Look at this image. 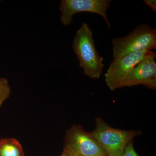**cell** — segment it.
I'll return each instance as SVG.
<instances>
[{
    "mask_svg": "<svg viewBox=\"0 0 156 156\" xmlns=\"http://www.w3.org/2000/svg\"><path fill=\"white\" fill-rule=\"evenodd\" d=\"M144 2L150 7L151 9L153 11L156 12V0H144Z\"/></svg>",
    "mask_w": 156,
    "mask_h": 156,
    "instance_id": "cell-11",
    "label": "cell"
},
{
    "mask_svg": "<svg viewBox=\"0 0 156 156\" xmlns=\"http://www.w3.org/2000/svg\"><path fill=\"white\" fill-rule=\"evenodd\" d=\"M154 55L156 53L152 50H145L113 59L104 75L107 86L112 91L118 89L121 82L136 65L147 57Z\"/></svg>",
    "mask_w": 156,
    "mask_h": 156,
    "instance_id": "cell-6",
    "label": "cell"
},
{
    "mask_svg": "<svg viewBox=\"0 0 156 156\" xmlns=\"http://www.w3.org/2000/svg\"><path fill=\"white\" fill-rule=\"evenodd\" d=\"M113 59L130 53L156 48V30L147 24H139L127 35L112 40Z\"/></svg>",
    "mask_w": 156,
    "mask_h": 156,
    "instance_id": "cell-3",
    "label": "cell"
},
{
    "mask_svg": "<svg viewBox=\"0 0 156 156\" xmlns=\"http://www.w3.org/2000/svg\"><path fill=\"white\" fill-rule=\"evenodd\" d=\"M90 134L104 150L108 156H121L129 144L140 136V130H123L112 127L101 117L95 120V129Z\"/></svg>",
    "mask_w": 156,
    "mask_h": 156,
    "instance_id": "cell-2",
    "label": "cell"
},
{
    "mask_svg": "<svg viewBox=\"0 0 156 156\" xmlns=\"http://www.w3.org/2000/svg\"><path fill=\"white\" fill-rule=\"evenodd\" d=\"M11 93V88L8 80L5 78H0V108Z\"/></svg>",
    "mask_w": 156,
    "mask_h": 156,
    "instance_id": "cell-9",
    "label": "cell"
},
{
    "mask_svg": "<svg viewBox=\"0 0 156 156\" xmlns=\"http://www.w3.org/2000/svg\"><path fill=\"white\" fill-rule=\"evenodd\" d=\"M112 0H62L59 5L60 21L63 25H69L73 22V17L80 12H89L99 14L103 17L109 28L111 23L107 12Z\"/></svg>",
    "mask_w": 156,
    "mask_h": 156,
    "instance_id": "cell-5",
    "label": "cell"
},
{
    "mask_svg": "<svg viewBox=\"0 0 156 156\" xmlns=\"http://www.w3.org/2000/svg\"><path fill=\"white\" fill-rule=\"evenodd\" d=\"M93 37L90 27L83 23L74 38L73 48L84 74L95 80L100 78L104 64L103 57L99 56L95 48Z\"/></svg>",
    "mask_w": 156,
    "mask_h": 156,
    "instance_id": "cell-1",
    "label": "cell"
},
{
    "mask_svg": "<svg viewBox=\"0 0 156 156\" xmlns=\"http://www.w3.org/2000/svg\"><path fill=\"white\" fill-rule=\"evenodd\" d=\"M121 156H139L134 149V142H131L128 144L124 153Z\"/></svg>",
    "mask_w": 156,
    "mask_h": 156,
    "instance_id": "cell-10",
    "label": "cell"
},
{
    "mask_svg": "<svg viewBox=\"0 0 156 156\" xmlns=\"http://www.w3.org/2000/svg\"><path fill=\"white\" fill-rule=\"evenodd\" d=\"M156 55L149 56L132 69L119 85L118 89L142 85L156 89Z\"/></svg>",
    "mask_w": 156,
    "mask_h": 156,
    "instance_id": "cell-7",
    "label": "cell"
},
{
    "mask_svg": "<svg viewBox=\"0 0 156 156\" xmlns=\"http://www.w3.org/2000/svg\"><path fill=\"white\" fill-rule=\"evenodd\" d=\"M108 156L107 155H106V156Z\"/></svg>",
    "mask_w": 156,
    "mask_h": 156,
    "instance_id": "cell-13",
    "label": "cell"
},
{
    "mask_svg": "<svg viewBox=\"0 0 156 156\" xmlns=\"http://www.w3.org/2000/svg\"><path fill=\"white\" fill-rule=\"evenodd\" d=\"M60 156H70L68 154H66V153L64 152H63L62 153V154Z\"/></svg>",
    "mask_w": 156,
    "mask_h": 156,
    "instance_id": "cell-12",
    "label": "cell"
},
{
    "mask_svg": "<svg viewBox=\"0 0 156 156\" xmlns=\"http://www.w3.org/2000/svg\"><path fill=\"white\" fill-rule=\"evenodd\" d=\"M0 156H25L22 147L17 139L11 137L0 139Z\"/></svg>",
    "mask_w": 156,
    "mask_h": 156,
    "instance_id": "cell-8",
    "label": "cell"
},
{
    "mask_svg": "<svg viewBox=\"0 0 156 156\" xmlns=\"http://www.w3.org/2000/svg\"><path fill=\"white\" fill-rule=\"evenodd\" d=\"M63 142V152L70 156L107 155L90 132L85 131L80 125L72 126L66 131Z\"/></svg>",
    "mask_w": 156,
    "mask_h": 156,
    "instance_id": "cell-4",
    "label": "cell"
}]
</instances>
